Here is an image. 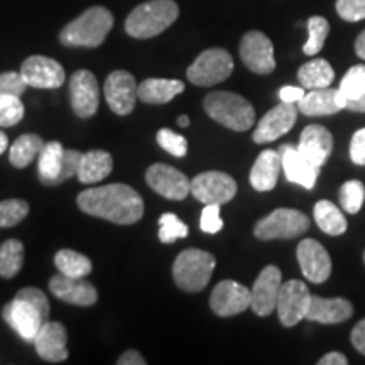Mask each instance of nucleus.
Returning a JSON list of instances; mask_svg holds the SVG:
<instances>
[{"mask_svg": "<svg viewBox=\"0 0 365 365\" xmlns=\"http://www.w3.org/2000/svg\"><path fill=\"white\" fill-rule=\"evenodd\" d=\"M76 202L88 215L103 218L117 225H132L144 215V202L140 195L122 182L81 191Z\"/></svg>", "mask_w": 365, "mask_h": 365, "instance_id": "f257e3e1", "label": "nucleus"}, {"mask_svg": "<svg viewBox=\"0 0 365 365\" xmlns=\"http://www.w3.org/2000/svg\"><path fill=\"white\" fill-rule=\"evenodd\" d=\"M252 303V293L240 282L227 279L218 282L215 289L210 296V308L218 317L227 318L239 314L245 309L250 308Z\"/></svg>", "mask_w": 365, "mask_h": 365, "instance_id": "ddd939ff", "label": "nucleus"}, {"mask_svg": "<svg viewBox=\"0 0 365 365\" xmlns=\"http://www.w3.org/2000/svg\"><path fill=\"white\" fill-rule=\"evenodd\" d=\"M49 291L58 299L76 307H93L98 299L97 287L86 282L83 277H68L58 274L49 281Z\"/></svg>", "mask_w": 365, "mask_h": 365, "instance_id": "aec40b11", "label": "nucleus"}, {"mask_svg": "<svg viewBox=\"0 0 365 365\" xmlns=\"http://www.w3.org/2000/svg\"><path fill=\"white\" fill-rule=\"evenodd\" d=\"M240 58L250 71L269 75L276 70L272 41L261 31H249L240 41Z\"/></svg>", "mask_w": 365, "mask_h": 365, "instance_id": "f8f14e48", "label": "nucleus"}, {"mask_svg": "<svg viewBox=\"0 0 365 365\" xmlns=\"http://www.w3.org/2000/svg\"><path fill=\"white\" fill-rule=\"evenodd\" d=\"M112 156L107 150H90V153L81 154L76 176H78L80 182L90 185V182L103 181L112 173Z\"/></svg>", "mask_w": 365, "mask_h": 365, "instance_id": "c85d7f7f", "label": "nucleus"}, {"mask_svg": "<svg viewBox=\"0 0 365 365\" xmlns=\"http://www.w3.org/2000/svg\"><path fill=\"white\" fill-rule=\"evenodd\" d=\"M355 53H357L359 58L365 59V31L360 33L357 41H355Z\"/></svg>", "mask_w": 365, "mask_h": 365, "instance_id": "603ef678", "label": "nucleus"}, {"mask_svg": "<svg viewBox=\"0 0 365 365\" xmlns=\"http://www.w3.org/2000/svg\"><path fill=\"white\" fill-rule=\"evenodd\" d=\"M330 33V24L325 17L313 16L308 19V41L303 46V53L308 56H314L325 46L327 36Z\"/></svg>", "mask_w": 365, "mask_h": 365, "instance_id": "c9c22d12", "label": "nucleus"}, {"mask_svg": "<svg viewBox=\"0 0 365 365\" xmlns=\"http://www.w3.org/2000/svg\"><path fill=\"white\" fill-rule=\"evenodd\" d=\"M191 195L205 205H225L237 195L234 178L222 171H207L191 180Z\"/></svg>", "mask_w": 365, "mask_h": 365, "instance_id": "1a4fd4ad", "label": "nucleus"}, {"mask_svg": "<svg viewBox=\"0 0 365 365\" xmlns=\"http://www.w3.org/2000/svg\"><path fill=\"white\" fill-rule=\"evenodd\" d=\"M352 303L344 298H319V296H312L307 319L323 323V325H335V323H341L349 319L352 317Z\"/></svg>", "mask_w": 365, "mask_h": 365, "instance_id": "393cba45", "label": "nucleus"}, {"mask_svg": "<svg viewBox=\"0 0 365 365\" xmlns=\"http://www.w3.org/2000/svg\"><path fill=\"white\" fill-rule=\"evenodd\" d=\"M44 140L36 134H24L16 140L9 149V161L14 168H27L36 158H39L44 148Z\"/></svg>", "mask_w": 365, "mask_h": 365, "instance_id": "7c9ffc66", "label": "nucleus"}, {"mask_svg": "<svg viewBox=\"0 0 365 365\" xmlns=\"http://www.w3.org/2000/svg\"><path fill=\"white\" fill-rule=\"evenodd\" d=\"M70 98L75 113L81 118L93 117L100 105V86L88 70H78L70 78Z\"/></svg>", "mask_w": 365, "mask_h": 365, "instance_id": "2eb2a0df", "label": "nucleus"}, {"mask_svg": "<svg viewBox=\"0 0 365 365\" xmlns=\"http://www.w3.org/2000/svg\"><path fill=\"white\" fill-rule=\"evenodd\" d=\"M365 93V65L352 66L345 73L341 78L339 88V100L341 108L346 107V103L357 100Z\"/></svg>", "mask_w": 365, "mask_h": 365, "instance_id": "f704fd0d", "label": "nucleus"}, {"mask_svg": "<svg viewBox=\"0 0 365 365\" xmlns=\"http://www.w3.org/2000/svg\"><path fill=\"white\" fill-rule=\"evenodd\" d=\"M180 16L175 0H149L129 14L125 21L127 34L135 39H149L159 36Z\"/></svg>", "mask_w": 365, "mask_h": 365, "instance_id": "20e7f679", "label": "nucleus"}, {"mask_svg": "<svg viewBox=\"0 0 365 365\" xmlns=\"http://www.w3.org/2000/svg\"><path fill=\"white\" fill-rule=\"evenodd\" d=\"M200 228L205 234H218L223 228V220L220 217V205H207L200 218Z\"/></svg>", "mask_w": 365, "mask_h": 365, "instance_id": "c03bdc74", "label": "nucleus"}, {"mask_svg": "<svg viewBox=\"0 0 365 365\" xmlns=\"http://www.w3.org/2000/svg\"><path fill=\"white\" fill-rule=\"evenodd\" d=\"M7 148H9V139H7V135L4 134L2 130H0V154L6 153Z\"/></svg>", "mask_w": 365, "mask_h": 365, "instance_id": "864d4df0", "label": "nucleus"}, {"mask_svg": "<svg viewBox=\"0 0 365 365\" xmlns=\"http://www.w3.org/2000/svg\"><path fill=\"white\" fill-rule=\"evenodd\" d=\"M352 345L355 350L365 355V319L359 322L352 330Z\"/></svg>", "mask_w": 365, "mask_h": 365, "instance_id": "49530a36", "label": "nucleus"}, {"mask_svg": "<svg viewBox=\"0 0 365 365\" xmlns=\"http://www.w3.org/2000/svg\"><path fill=\"white\" fill-rule=\"evenodd\" d=\"M112 27V12L102 6H95L63 27L59 41L70 48H98L107 39Z\"/></svg>", "mask_w": 365, "mask_h": 365, "instance_id": "7ed1b4c3", "label": "nucleus"}, {"mask_svg": "<svg viewBox=\"0 0 365 365\" xmlns=\"http://www.w3.org/2000/svg\"><path fill=\"white\" fill-rule=\"evenodd\" d=\"M185 91V83L180 80H164V78H148L137 88L139 100L144 103L161 105L171 102L176 95Z\"/></svg>", "mask_w": 365, "mask_h": 365, "instance_id": "cd10ccee", "label": "nucleus"}, {"mask_svg": "<svg viewBox=\"0 0 365 365\" xmlns=\"http://www.w3.org/2000/svg\"><path fill=\"white\" fill-rule=\"evenodd\" d=\"M21 75L27 86L39 90H56L65 83V68H63L56 59L41 56H29L22 63Z\"/></svg>", "mask_w": 365, "mask_h": 365, "instance_id": "9b49d317", "label": "nucleus"}, {"mask_svg": "<svg viewBox=\"0 0 365 365\" xmlns=\"http://www.w3.org/2000/svg\"><path fill=\"white\" fill-rule=\"evenodd\" d=\"M27 88V83L22 78L21 73L16 71H6L0 73V97L6 95H16V97H22Z\"/></svg>", "mask_w": 365, "mask_h": 365, "instance_id": "79ce46f5", "label": "nucleus"}, {"mask_svg": "<svg viewBox=\"0 0 365 365\" xmlns=\"http://www.w3.org/2000/svg\"><path fill=\"white\" fill-rule=\"evenodd\" d=\"M298 262L308 281L319 284L331 274V259L327 249L313 239L301 240L298 245Z\"/></svg>", "mask_w": 365, "mask_h": 365, "instance_id": "6ab92c4d", "label": "nucleus"}, {"mask_svg": "<svg viewBox=\"0 0 365 365\" xmlns=\"http://www.w3.org/2000/svg\"><path fill=\"white\" fill-rule=\"evenodd\" d=\"M178 125L180 127H188L190 125V118L186 115H181L180 118H178Z\"/></svg>", "mask_w": 365, "mask_h": 365, "instance_id": "5fc2aeb1", "label": "nucleus"}, {"mask_svg": "<svg viewBox=\"0 0 365 365\" xmlns=\"http://www.w3.org/2000/svg\"><path fill=\"white\" fill-rule=\"evenodd\" d=\"M365 202V186L357 180L344 182L340 188V203L346 213H357Z\"/></svg>", "mask_w": 365, "mask_h": 365, "instance_id": "58836bf2", "label": "nucleus"}, {"mask_svg": "<svg viewBox=\"0 0 365 365\" xmlns=\"http://www.w3.org/2000/svg\"><path fill=\"white\" fill-rule=\"evenodd\" d=\"M298 80L303 88H327L335 80V71L327 59H313L299 68Z\"/></svg>", "mask_w": 365, "mask_h": 365, "instance_id": "c756f323", "label": "nucleus"}, {"mask_svg": "<svg viewBox=\"0 0 365 365\" xmlns=\"http://www.w3.org/2000/svg\"><path fill=\"white\" fill-rule=\"evenodd\" d=\"M118 365H145V359L143 354H139L137 350H127L120 355V359L117 360Z\"/></svg>", "mask_w": 365, "mask_h": 365, "instance_id": "09e8293b", "label": "nucleus"}, {"mask_svg": "<svg viewBox=\"0 0 365 365\" xmlns=\"http://www.w3.org/2000/svg\"><path fill=\"white\" fill-rule=\"evenodd\" d=\"M145 181L158 195L168 200H185L191 193V181L185 173L168 164H153L145 171Z\"/></svg>", "mask_w": 365, "mask_h": 365, "instance_id": "4468645a", "label": "nucleus"}, {"mask_svg": "<svg viewBox=\"0 0 365 365\" xmlns=\"http://www.w3.org/2000/svg\"><path fill=\"white\" fill-rule=\"evenodd\" d=\"M304 90L303 88H298V86H282L281 91H279V97L282 102H287V103H298L301 98L304 97Z\"/></svg>", "mask_w": 365, "mask_h": 365, "instance_id": "de8ad7c7", "label": "nucleus"}, {"mask_svg": "<svg viewBox=\"0 0 365 365\" xmlns=\"http://www.w3.org/2000/svg\"><path fill=\"white\" fill-rule=\"evenodd\" d=\"M298 149L313 166L322 168L333 150V135L323 125H308L301 132Z\"/></svg>", "mask_w": 365, "mask_h": 365, "instance_id": "5701e85b", "label": "nucleus"}, {"mask_svg": "<svg viewBox=\"0 0 365 365\" xmlns=\"http://www.w3.org/2000/svg\"><path fill=\"white\" fill-rule=\"evenodd\" d=\"M298 118V107L294 103L281 102L279 105L271 108L266 115L261 118L257 127H255L252 139L255 144H266L279 139L293 129Z\"/></svg>", "mask_w": 365, "mask_h": 365, "instance_id": "f3484780", "label": "nucleus"}, {"mask_svg": "<svg viewBox=\"0 0 365 365\" xmlns=\"http://www.w3.org/2000/svg\"><path fill=\"white\" fill-rule=\"evenodd\" d=\"M364 261H365V254H364Z\"/></svg>", "mask_w": 365, "mask_h": 365, "instance_id": "6e6d98bb", "label": "nucleus"}, {"mask_svg": "<svg viewBox=\"0 0 365 365\" xmlns=\"http://www.w3.org/2000/svg\"><path fill=\"white\" fill-rule=\"evenodd\" d=\"M65 153L66 149L56 140L44 144L38 158L39 180L43 185L53 186L65 181Z\"/></svg>", "mask_w": 365, "mask_h": 365, "instance_id": "a878e982", "label": "nucleus"}, {"mask_svg": "<svg viewBox=\"0 0 365 365\" xmlns=\"http://www.w3.org/2000/svg\"><path fill=\"white\" fill-rule=\"evenodd\" d=\"M215 255L207 250L186 249L173 264V277L176 286L186 293H198L207 287L215 271Z\"/></svg>", "mask_w": 365, "mask_h": 365, "instance_id": "423d86ee", "label": "nucleus"}, {"mask_svg": "<svg viewBox=\"0 0 365 365\" xmlns=\"http://www.w3.org/2000/svg\"><path fill=\"white\" fill-rule=\"evenodd\" d=\"M282 286V276L279 267L267 266L259 274L252 287V303L250 308L259 317H269L277 307V298Z\"/></svg>", "mask_w": 365, "mask_h": 365, "instance_id": "a211bd4d", "label": "nucleus"}, {"mask_svg": "<svg viewBox=\"0 0 365 365\" xmlns=\"http://www.w3.org/2000/svg\"><path fill=\"white\" fill-rule=\"evenodd\" d=\"M188 225L181 222L175 213H164L159 218V240L163 244H173L178 239L188 237Z\"/></svg>", "mask_w": 365, "mask_h": 365, "instance_id": "4c0bfd02", "label": "nucleus"}, {"mask_svg": "<svg viewBox=\"0 0 365 365\" xmlns=\"http://www.w3.org/2000/svg\"><path fill=\"white\" fill-rule=\"evenodd\" d=\"M346 110H352V112H364L365 113V93L362 97L357 100H352V102L346 103Z\"/></svg>", "mask_w": 365, "mask_h": 365, "instance_id": "3c124183", "label": "nucleus"}, {"mask_svg": "<svg viewBox=\"0 0 365 365\" xmlns=\"http://www.w3.org/2000/svg\"><path fill=\"white\" fill-rule=\"evenodd\" d=\"M29 213V205L24 200L11 198L0 202V228L16 227Z\"/></svg>", "mask_w": 365, "mask_h": 365, "instance_id": "e433bc0d", "label": "nucleus"}, {"mask_svg": "<svg viewBox=\"0 0 365 365\" xmlns=\"http://www.w3.org/2000/svg\"><path fill=\"white\" fill-rule=\"evenodd\" d=\"M59 274H65L68 277H86L91 272V261L86 255L76 252L71 249H61L54 255Z\"/></svg>", "mask_w": 365, "mask_h": 365, "instance_id": "473e14b6", "label": "nucleus"}, {"mask_svg": "<svg viewBox=\"0 0 365 365\" xmlns=\"http://www.w3.org/2000/svg\"><path fill=\"white\" fill-rule=\"evenodd\" d=\"M298 110L308 117L333 115L344 110L339 100V90L333 88H314L298 102Z\"/></svg>", "mask_w": 365, "mask_h": 365, "instance_id": "bb28decb", "label": "nucleus"}, {"mask_svg": "<svg viewBox=\"0 0 365 365\" xmlns=\"http://www.w3.org/2000/svg\"><path fill=\"white\" fill-rule=\"evenodd\" d=\"M314 222L328 235H341L346 230V220L344 213L328 200H322L314 205Z\"/></svg>", "mask_w": 365, "mask_h": 365, "instance_id": "2f4dec72", "label": "nucleus"}, {"mask_svg": "<svg viewBox=\"0 0 365 365\" xmlns=\"http://www.w3.org/2000/svg\"><path fill=\"white\" fill-rule=\"evenodd\" d=\"M137 88L139 85L135 83V78L129 71H112L103 86L105 98L112 112H115L117 115H127L134 110L137 98H139Z\"/></svg>", "mask_w": 365, "mask_h": 365, "instance_id": "dca6fc26", "label": "nucleus"}, {"mask_svg": "<svg viewBox=\"0 0 365 365\" xmlns=\"http://www.w3.org/2000/svg\"><path fill=\"white\" fill-rule=\"evenodd\" d=\"M279 154L282 159V171H284L287 181L296 182L307 190H313L314 182L318 180L319 168L313 166L294 145H281Z\"/></svg>", "mask_w": 365, "mask_h": 365, "instance_id": "4be33fe9", "label": "nucleus"}, {"mask_svg": "<svg viewBox=\"0 0 365 365\" xmlns=\"http://www.w3.org/2000/svg\"><path fill=\"white\" fill-rule=\"evenodd\" d=\"M68 333L58 322H46L34 339L36 352L46 362H63L68 359Z\"/></svg>", "mask_w": 365, "mask_h": 365, "instance_id": "412c9836", "label": "nucleus"}, {"mask_svg": "<svg viewBox=\"0 0 365 365\" xmlns=\"http://www.w3.org/2000/svg\"><path fill=\"white\" fill-rule=\"evenodd\" d=\"M282 171V159L279 150L266 149L255 159L250 170V185L255 191H271L277 185Z\"/></svg>", "mask_w": 365, "mask_h": 365, "instance_id": "b1692460", "label": "nucleus"}, {"mask_svg": "<svg viewBox=\"0 0 365 365\" xmlns=\"http://www.w3.org/2000/svg\"><path fill=\"white\" fill-rule=\"evenodd\" d=\"M49 301L38 287H24L16 294L11 303L4 307V319L17 335L27 341H34L41 327L48 322Z\"/></svg>", "mask_w": 365, "mask_h": 365, "instance_id": "f03ea898", "label": "nucleus"}, {"mask_svg": "<svg viewBox=\"0 0 365 365\" xmlns=\"http://www.w3.org/2000/svg\"><path fill=\"white\" fill-rule=\"evenodd\" d=\"M24 266V245L21 240L9 239L0 245V277L12 279Z\"/></svg>", "mask_w": 365, "mask_h": 365, "instance_id": "72a5a7b5", "label": "nucleus"}, {"mask_svg": "<svg viewBox=\"0 0 365 365\" xmlns=\"http://www.w3.org/2000/svg\"><path fill=\"white\" fill-rule=\"evenodd\" d=\"M318 364L319 365H346L349 364V360H346L344 354L330 352V354L323 355V357L318 360Z\"/></svg>", "mask_w": 365, "mask_h": 365, "instance_id": "8fccbe9b", "label": "nucleus"}, {"mask_svg": "<svg viewBox=\"0 0 365 365\" xmlns=\"http://www.w3.org/2000/svg\"><path fill=\"white\" fill-rule=\"evenodd\" d=\"M234 71V59L222 48H210L195 59L186 76L193 85L212 86L225 81Z\"/></svg>", "mask_w": 365, "mask_h": 365, "instance_id": "6e6552de", "label": "nucleus"}, {"mask_svg": "<svg viewBox=\"0 0 365 365\" xmlns=\"http://www.w3.org/2000/svg\"><path fill=\"white\" fill-rule=\"evenodd\" d=\"M158 144L166 150V153L173 154L175 158H182L188 153V140L185 137L176 134L171 129H161L156 135Z\"/></svg>", "mask_w": 365, "mask_h": 365, "instance_id": "a19ab883", "label": "nucleus"}, {"mask_svg": "<svg viewBox=\"0 0 365 365\" xmlns=\"http://www.w3.org/2000/svg\"><path fill=\"white\" fill-rule=\"evenodd\" d=\"M24 103L21 97L16 95H6L0 97V127H12L24 118Z\"/></svg>", "mask_w": 365, "mask_h": 365, "instance_id": "ea45409f", "label": "nucleus"}, {"mask_svg": "<svg viewBox=\"0 0 365 365\" xmlns=\"http://www.w3.org/2000/svg\"><path fill=\"white\" fill-rule=\"evenodd\" d=\"M309 218L293 208H277L255 223L254 235L261 240H289L307 234Z\"/></svg>", "mask_w": 365, "mask_h": 365, "instance_id": "0eeeda50", "label": "nucleus"}, {"mask_svg": "<svg viewBox=\"0 0 365 365\" xmlns=\"http://www.w3.org/2000/svg\"><path fill=\"white\" fill-rule=\"evenodd\" d=\"M350 159L357 166H365V127L359 129L350 143Z\"/></svg>", "mask_w": 365, "mask_h": 365, "instance_id": "a18cd8bd", "label": "nucleus"}, {"mask_svg": "<svg viewBox=\"0 0 365 365\" xmlns=\"http://www.w3.org/2000/svg\"><path fill=\"white\" fill-rule=\"evenodd\" d=\"M312 294L303 281L291 279L281 286L277 298V314L284 327L298 325L301 319L307 318Z\"/></svg>", "mask_w": 365, "mask_h": 365, "instance_id": "9d476101", "label": "nucleus"}, {"mask_svg": "<svg viewBox=\"0 0 365 365\" xmlns=\"http://www.w3.org/2000/svg\"><path fill=\"white\" fill-rule=\"evenodd\" d=\"M203 107L213 120L227 129L245 132L255 122V110L250 102L230 91H213L207 95Z\"/></svg>", "mask_w": 365, "mask_h": 365, "instance_id": "39448f33", "label": "nucleus"}, {"mask_svg": "<svg viewBox=\"0 0 365 365\" xmlns=\"http://www.w3.org/2000/svg\"><path fill=\"white\" fill-rule=\"evenodd\" d=\"M336 12L344 21L359 22L365 19V0H336Z\"/></svg>", "mask_w": 365, "mask_h": 365, "instance_id": "37998d69", "label": "nucleus"}]
</instances>
